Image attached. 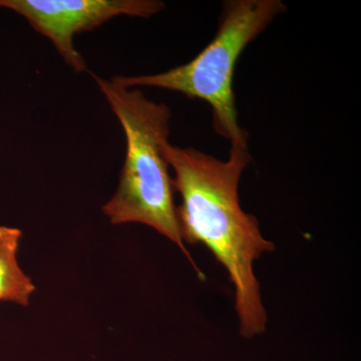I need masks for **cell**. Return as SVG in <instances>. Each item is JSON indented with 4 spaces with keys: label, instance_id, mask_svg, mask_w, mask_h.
I'll return each instance as SVG.
<instances>
[{
    "label": "cell",
    "instance_id": "obj_2",
    "mask_svg": "<svg viewBox=\"0 0 361 361\" xmlns=\"http://www.w3.org/2000/svg\"><path fill=\"white\" fill-rule=\"evenodd\" d=\"M99 92L118 118L126 135V159L115 195L103 206L111 224L141 223L179 246L201 279L180 237L173 179L164 156L172 113L166 104L148 99L137 87L92 75Z\"/></svg>",
    "mask_w": 361,
    "mask_h": 361
},
{
    "label": "cell",
    "instance_id": "obj_5",
    "mask_svg": "<svg viewBox=\"0 0 361 361\" xmlns=\"http://www.w3.org/2000/svg\"><path fill=\"white\" fill-rule=\"evenodd\" d=\"M21 235L20 229L0 226V301L25 306L35 287L18 264Z\"/></svg>",
    "mask_w": 361,
    "mask_h": 361
},
{
    "label": "cell",
    "instance_id": "obj_4",
    "mask_svg": "<svg viewBox=\"0 0 361 361\" xmlns=\"http://www.w3.org/2000/svg\"><path fill=\"white\" fill-rule=\"evenodd\" d=\"M0 7L25 18L75 73H82L87 63L75 49V35L118 16L151 18L161 13L165 4L160 0H0Z\"/></svg>",
    "mask_w": 361,
    "mask_h": 361
},
{
    "label": "cell",
    "instance_id": "obj_1",
    "mask_svg": "<svg viewBox=\"0 0 361 361\" xmlns=\"http://www.w3.org/2000/svg\"><path fill=\"white\" fill-rule=\"evenodd\" d=\"M164 156L175 173L174 191L182 199L176 211L183 241L203 244L227 271L235 289L241 336L262 334L267 314L254 263L275 245L261 234L255 216L240 204V179L251 161L248 148L231 146L223 161L169 142Z\"/></svg>",
    "mask_w": 361,
    "mask_h": 361
},
{
    "label": "cell",
    "instance_id": "obj_3",
    "mask_svg": "<svg viewBox=\"0 0 361 361\" xmlns=\"http://www.w3.org/2000/svg\"><path fill=\"white\" fill-rule=\"evenodd\" d=\"M285 11L280 0H229L215 37L189 63L156 75L111 78L126 87H158L206 102L216 133L231 146L248 148V133L240 127L235 104V68L248 44Z\"/></svg>",
    "mask_w": 361,
    "mask_h": 361
}]
</instances>
